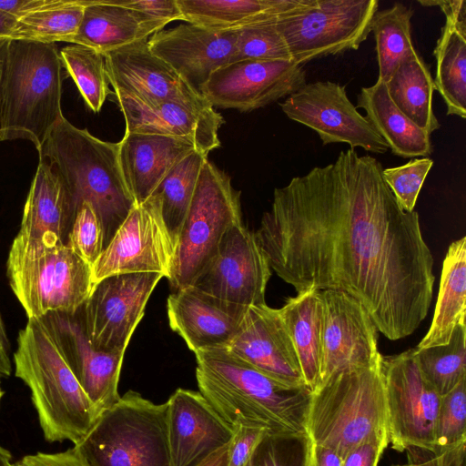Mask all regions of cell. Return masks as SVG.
I'll return each mask as SVG.
<instances>
[{
  "label": "cell",
  "instance_id": "6da1fadb",
  "mask_svg": "<svg viewBox=\"0 0 466 466\" xmlns=\"http://www.w3.org/2000/svg\"><path fill=\"white\" fill-rule=\"evenodd\" d=\"M380 162L353 148L274 190L255 232L270 268L297 293L356 299L390 340L427 317L435 277L417 211H404Z\"/></svg>",
  "mask_w": 466,
  "mask_h": 466
},
{
  "label": "cell",
  "instance_id": "7a4b0ae2",
  "mask_svg": "<svg viewBox=\"0 0 466 466\" xmlns=\"http://www.w3.org/2000/svg\"><path fill=\"white\" fill-rule=\"evenodd\" d=\"M195 356L199 392L233 428L306 433L312 394L307 386L283 384L228 348L199 350Z\"/></svg>",
  "mask_w": 466,
  "mask_h": 466
},
{
  "label": "cell",
  "instance_id": "3957f363",
  "mask_svg": "<svg viewBox=\"0 0 466 466\" xmlns=\"http://www.w3.org/2000/svg\"><path fill=\"white\" fill-rule=\"evenodd\" d=\"M37 151L59 178L75 216L83 202L93 207L105 248L136 206L122 172L118 142L101 140L63 115Z\"/></svg>",
  "mask_w": 466,
  "mask_h": 466
},
{
  "label": "cell",
  "instance_id": "277c9868",
  "mask_svg": "<svg viewBox=\"0 0 466 466\" xmlns=\"http://www.w3.org/2000/svg\"><path fill=\"white\" fill-rule=\"evenodd\" d=\"M15 374L30 390L44 438L79 442L100 416L41 319H28L17 336Z\"/></svg>",
  "mask_w": 466,
  "mask_h": 466
},
{
  "label": "cell",
  "instance_id": "5b68a950",
  "mask_svg": "<svg viewBox=\"0 0 466 466\" xmlns=\"http://www.w3.org/2000/svg\"><path fill=\"white\" fill-rule=\"evenodd\" d=\"M62 62L55 43L11 39L0 108V142L30 140L38 150L63 116Z\"/></svg>",
  "mask_w": 466,
  "mask_h": 466
},
{
  "label": "cell",
  "instance_id": "8992f818",
  "mask_svg": "<svg viewBox=\"0 0 466 466\" xmlns=\"http://www.w3.org/2000/svg\"><path fill=\"white\" fill-rule=\"evenodd\" d=\"M306 433L342 458L365 441L388 435L380 366L342 370L322 382L311 394Z\"/></svg>",
  "mask_w": 466,
  "mask_h": 466
},
{
  "label": "cell",
  "instance_id": "52a82bcc",
  "mask_svg": "<svg viewBox=\"0 0 466 466\" xmlns=\"http://www.w3.org/2000/svg\"><path fill=\"white\" fill-rule=\"evenodd\" d=\"M6 273L28 319L53 311L76 312L93 289L91 266L67 243L46 244L16 236Z\"/></svg>",
  "mask_w": 466,
  "mask_h": 466
},
{
  "label": "cell",
  "instance_id": "ba28073f",
  "mask_svg": "<svg viewBox=\"0 0 466 466\" xmlns=\"http://www.w3.org/2000/svg\"><path fill=\"white\" fill-rule=\"evenodd\" d=\"M74 447L89 466H170L167 404L128 390Z\"/></svg>",
  "mask_w": 466,
  "mask_h": 466
},
{
  "label": "cell",
  "instance_id": "9c48e42d",
  "mask_svg": "<svg viewBox=\"0 0 466 466\" xmlns=\"http://www.w3.org/2000/svg\"><path fill=\"white\" fill-rule=\"evenodd\" d=\"M241 222L240 192L230 177L207 158L176 244L170 285L176 290L191 286L228 230Z\"/></svg>",
  "mask_w": 466,
  "mask_h": 466
},
{
  "label": "cell",
  "instance_id": "30bf717a",
  "mask_svg": "<svg viewBox=\"0 0 466 466\" xmlns=\"http://www.w3.org/2000/svg\"><path fill=\"white\" fill-rule=\"evenodd\" d=\"M378 9L377 0H315L309 7L278 21L276 26L292 61L302 66L357 50L371 32Z\"/></svg>",
  "mask_w": 466,
  "mask_h": 466
},
{
  "label": "cell",
  "instance_id": "8fae6325",
  "mask_svg": "<svg viewBox=\"0 0 466 466\" xmlns=\"http://www.w3.org/2000/svg\"><path fill=\"white\" fill-rule=\"evenodd\" d=\"M389 441L402 452L411 449L435 452V428L441 395L425 380L414 349L380 356Z\"/></svg>",
  "mask_w": 466,
  "mask_h": 466
},
{
  "label": "cell",
  "instance_id": "7c38bea8",
  "mask_svg": "<svg viewBox=\"0 0 466 466\" xmlns=\"http://www.w3.org/2000/svg\"><path fill=\"white\" fill-rule=\"evenodd\" d=\"M174 253L160 198L152 194L131 209L91 266L93 287L105 278L119 274L157 273L167 279Z\"/></svg>",
  "mask_w": 466,
  "mask_h": 466
},
{
  "label": "cell",
  "instance_id": "4fadbf2b",
  "mask_svg": "<svg viewBox=\"0 0 466 466\" xmlns=\"http://www.w3.org/2000/svg\"><path fill=\"white\" fill-rule=\"evenodd\" d=\"M157 273H129L103 279L81 307L86 333L97 350L125 354L159 280Z\"/></svg>",
  "mask_w": 466,
  "mask_h": 466
},
{
  "label": "cell",
  "instance_id": "5bb4252c",
  "mask_svg": "<svg viewBox=\"0 0 466 466\" xmlns=\"http://www.w3.org/2000/svg\"><path fill=\"white\" fill-rule=\"evenodd\" d=\"M291 120L315 131L323 145L346 143L376 154L389 150L387 143L366 116L348 98L344 86L332 81H316L279 103Z\"/></svg>",
  "mask_w": 466,
  "mask_h": 466
},
{
  "label": "cell",
  "instance_id": "9a60e30c",
  "mask_svg": "<svg viewBox=\"0 0 466 466\" xmlns=\"http://www.w3.org/2000/svg\"><path fill=\"white\" fill-rule=\"evenodd\" d=\"M305 84L303 66L292 60L246 59L219 67L198 90L213 107L248 112L289 96Z\"/></svg>",
  "mask_w": 466,
  "mask_h": 466
},
{
  "label": "cell",
  "instance_id": "2e32d148",
  "mask_svg": "<svg viewBox=\"0 0 466 466\" xmlns=\"http://www.w3.org/2000/svg\"><path fill=\"white\" fill-rule=\"evenodd\" d=\"M270 275L255 233L241 222L228 230L216 254L191 286L228 302L257 306L266 304Z\"/></svg>",
  "mask_w": 466,
  "mask_h": 466
},
{
  "label": "cell",
  "instance_id": "e0dca14e",
  "mask_svg": "<svg viewBox=\"0 0 466 466\" xmlns=\"http://www.w3.org/2000/svg\"><path fill=\"white\" fill-rule=\"evenodd\" d=\"M319 293L323 307L319 385L342 370L380 366L378 329L366 309L343 291Z\"/></svg>",
  "mask_w": 466,
  "mask_h": 466
},
{
  "label": "cell",
  "instance_id": "ac0fdd59",
  "mask_svg": "<svg viewBox=\"0 0 466 466\" xmlns=\"http://www.w3.org/2000/svg\"><path fill=\"white\" fill-rule=\"evenodd\" d=\"M99 415L120 398L117 390L124 354L96 349L88 339L81 308L40 318Z\"/></svg>",
  "mask_w": 466,
  "mask_h": 466
},
{
  "label": "cell",
  "instance_id": "d6986e66",
  "mask_svg": "<svg viewBox=\"0 0 466 466\" xmlns=\"http://www.w3.org/2000/svg\"><path fill=\"white\" fill-rule=\"evenodd\" d=\"M104 57L115 95L143 102L209 104L198 89L149 50L147 39L106 53Z\"/></svg>",
  "mask_w": 466,
  "mask_h": 466
},
{
  "label": "cell",
  "instance_id": "ffe728a7",
  "mask_svg": "<svg viewBox=\"0 0 466 466\" xmlns=\"http://www.w3.org/2000/svg\"><path fill=\"white\" fill-rule=\"evenodd\" d=\"M126 122L125 133L155 134L191 141L208 156L220 147L223 116L210 104L143 102L115 95Z\"/></svg>",
  "mask_w": 466,
  "mask_h": 466
},
{
  "label": "cell",
  "instance_id": "44dd1931",
  "mask_svg": "<svg viewBox=\"0 0 466 466\" xmlns=\"http://www.w3.org/2000/svg\"><path fill=\"white\" fill-rule=\"evenodd\" d=\"M167 404L170 466H198L231 441L234 428L199 391L179 388Z\"/></svg>",
  "mask_w": 466,
  "mask_h": 466
},
{
  "label": "cell",
  "instance_id": "7402d4cb",
  "mask_svg": "<svg viewBox=\"0 0 466 466\" xmlns=\"http://www.w3.org/2000/svg\"><path fill=\"white\" fill-rule=\"evenodd\" d=\"M248 307L228 302L189 286L169 295V327L194 353L227 348L238 335Z\"/></svg>",
  "mask_w": 466,
  "mask_h": 466
},
{
  "label": "cell",
  "instance_id": "603a6c76",
  "mask_svg": "<svg viewBox=\"0 0 466 466\" xmlns=\"http://www.w3.org/2000/svg\"><path fill=\"white\" fill-rule=\"evenodd\" d=\"M268 377L289 386H306L295 348L279 309L249 306L242 326L227 347Z\"/></svg>",
  "mask_w": 466,
  "mask_h": 466
},
{
  "label": "cell",
  "instance_id": "cb8c5ba5",
  "mask_svg": "<svg viewBox=\"0 0 466 466\" xmlns=\"http://www.w3.org/2000/svg\"><path fill=\"white\" fill-rule=\"evenodd\" d=\"M236 40L237 30L214 31L181 24L155 33L147 46L155 56L198 90L214 71L233 62Z\"/></svg>",
  "mask_w": 466,
  "mask_h": 466
},
{
  "label": "cell",
  "instance_id": "d4e9b609",
  "mask_svg": "<svg viewBox=\"0 0 466 466\" xmlns=\"http://www.w3.org/2000/svg\"><path fill=\"white\" fill-rule=\"evenodd\" d=\"M118 146L124 178L136 205L145 202L183 158L198 151L189 140L155 134L125 133Z\"/></svg>",
  "mask_w": 466,
  "mask_h": 466
},
{
  "label": "cell",
  "instance_id": "484cf974",
  "mask_svg": "<svg viewBox=\"0 0 466 466\" xmlns=\"http://www.w3.org/2000/svg\"><path fill=\"white\" fill-rule=\"evenodd\" d=\"M75 214L56 174L39 160L21 219V238L46 244L66 243Z\"/></svg>",
  "mask_w": 466,
  "mask_h": 466
},
{
  "label": "cell",
  "instance_id": "4316f807",
  "mask_svg": "<svg viewBox=\"0 0 466 466\" xmlns=\"http://www.w3.org/2000/svg\"><path fill=\"white\" fill-rule=\"evenodd\" d=\"M183 21L214 31L278 22L309 7L315 0H177Z\"/></svg>",
  "mask_w": 466,
  "mask_h": 466
},
{
  "label": "cell",
  "instance_id": "83f0119b",
  "mask_svg": "<svg viewBox=\"0 0 466 466\" xmlns=\"http://www.w3.org/2000/svg\"><path fill=\"white\" fill-rule=\"evenodd\" d=\"M357 108L387 143L393 155L408 157H429L432 153L431 135L410 120L390 99L386 83L378 80L362 87L357 97Z\"/></svg>",
  "mask_w": 466,
  "mask_h": 466
},
{
  "label": "cell",
  "instance_id": "f1b7e54d",
  "mask_svg": "<svg viewBox=\"0 0 466 466\" xmlns=\"http://www.w3.org/2000/svg\"><path fill=\"white\" fill-rule=\"evenodd\" d=\"M150 33L139 12L117 0H89L76 35L71 44L92 48L102 55L147 40Z\"/></svg>",
  "mask_w": 466,
  "mask_h": 466
},
{
  "label": "cell",
  "instance_id": "f546056e",
  "mask_svg": "<svg viewBox=\"0 0 466 466\" xmlns=\"http://www.w3.org/2000/svg\"><path fill=\"white\" fill-rule=\"evenodd\" d=\"M279 311L295 348L304 382L313 392L320 383L323 307L319 290L289 298Z\"/></svg>",
  "mask_w": 466,
  "mask_h": 466
},
{
  "label": "cell",
  "instance_id": "4dcf8cb0",
  "mask_svg": "<svg viewBox=\"0 0 466 466\" xmlns=\"http://www.w3.org/2000/svg\"><path fill=\"white\" fill-rule=\"evenodd\" d=\"M466 238L453 241L442 262L440 289L431 325L417 348L446 345L459 325L465 324Z\"/></svg>",
  "mask_w": 466,
  "mask_h": 466
},
{
  "label": "cell",
  "instance_id": "1f68e13d",
  "mask_svg": "<svg viewBox=\"0 0 466 466\" xmlns=\"http://www.w3.org/2000/svg\"><path fill=\"white\" fill-rule=\"evenodd\" d=\"M89 0H28L10 38L41 43H72Z\"/></svg>",
  "mask_w": 466,
  "mask_h": 466
},
{
  "label": "cell",
  "instance_id": "d6a6232c",
  "mask_svg": "<svg viewBox=\"0 0 466 466\" xmlns=\"http://www.w3.org/2000/svg\"><path fill=\"white\" fill-rule=\"evenodd\" d=\"M394 105L430 135L440 128L433 112V78L422 56L413 51L404 57L386 83Z\"/></svg>",
  "mask_w": 466,
  "mask_h": 466
},
{
  "label": "cell",
  "instance_id": "836d02e7",
  "mask_svg": "<svg viewBox=\"0 0 466 466\" xmlns=\"http://www.w3.org/2000/svg\"><path fill=\"white\" fill-rule=\"evenodd\" d=\"M434 89L447 106L448 116L466 117V23L446 19L433 51Z\"/></svg>",
  "mask_w": 466,
  "mask_h": 466
},
{
  "label": "cell",
  "instance_id": "e575fe53",
  "mask_svg": "<svg viewBox=\"0 0 466 466\" xmlns=\"http://www.w3.org/2000/svg\"><path fill=\"white\" fill-rule=\"evenodd\" d=\"M412 15V9L400 2L375 13L370 29L376 43L378 80L387 83L401 60L416 50L410 32Z\"/></svg>",
  "mask_w": 466,
  "mask_h": 466
},
{
  "label": "cell",
  "instance_id": "d590c367",
  "mask_svg": "<svg viewBox=\"0 0 466 466\" xmlns=\"http://www.w3.org/2000/svg\"><path fill=\"white\" fill-rule=\"evenodd\" d=\"M207 158L201 152H192L168 172L153 193L160 198L162 217L175 248Z\"/></svg>",
  "mask_w": 466,
  "mask_h": 466
},
{
  "label": "cell",
  "instance_id": "8d00e7d4",
  "mask_svg": "<svg viewBox=\"0 0 466 466\" xmlns=\"http://www.w3.org/2000/svg\"><path fill=\"white\" fill-rule=\"evenodd\" d=\"M425 380L441 395L466 379V327L459 325L448 344L414 349Z\"/></svg>",
  "mask_w": 466,
  "mask_h": 466
},
{
  "label": "cell",
  "instance_id": "74e56055",
  "mask_svg": "<svg viewBox=\"0 0 466 466\" xmlns=\"http://www.w3.org/2000/svg\"><path fill=\"white\" fill-rule=\"evenodd\" d=\"M59 55L88 108L98 113L111 94L104 55L76 44L66 46Z\"/></svg>",
  "mask_w": 466,
  "mask_h": 466
},
{
  "label": "cell",
  "instance_id": "f35d334b",
  "mask_svg": "<svg viewBox=\"0 0 466 466\" xmlns=\"http://www.w3.org/2000/svg\"><path fill=\"white\" fill-rule=\"evenodd\" d=\"M309 446L306 433L266 431L242 466H307Z\"/></svg>",
  "mask_w": 466,
  "mask_h": 466
},
{
  "label": "cell",
  "instance_id": "ab89813d",
  "mask_svg": "<svg viewBox=\"0 0 466 466\" xmlns=\"http://www.w3.org/2000/svg\"><path fill=\"white\" fill-rule=\"evenodd\" d=\"M276 23H259L237 29L233 62L246 59L292 60Z\"/></svg>",
  "mask_w": 466,
  "mask_h": 466
},
{
  "label": "cell",
  "instance_id": "60d3db41",
  "mask_svg": "<svg viewBox=\"0 0 466 466\" xmlns=\"http://www.w3.org/2000/svg\"><path fill=\"white\" fill-rule=\"evenodd\" d=\"M466 442V379L441 397L435 428V452Z\"/></svg>",
  "mask_w": 466,
  "mask_h": 466
},
{
  "label": "cell",
  "instance_id": "b9f144b4",
  "mask_svg": "<svg viewBox=\"0 0 466 466\" xmlns=\"http://www.w3.org/2000/svg\"><path fill=\"white\" fill-rule=\"evenodd\" d=\"M432 165L433 160L430 157H415L401 166L383 168V179L404 211L414 210L418 196Z\"/></svg>",
  "mask_w": 466,
  "mask_h": 466
},
{
  "label": "cell",
  "instance_id": "7bdbcfd3",
  "mask_svg": "<svg viewBox=\"0 0 466 466\" xmlns=\"http://www.w3.org/2000/svg\"><path fill=\"white\" fill-rule=\"evenodd\" d=\"M66 243L90 266L103 251V228L95 209L89 203L83 202L77 209Z\"/></svg>",
  "mask_w": 466,
  "mask_h": 466
},
{
  "label": "cell",
  "instance_id": "ee69618b",
  "mask_svg": "<svg viewBox=\"0 0 466 466\" xmlns=\"http://www.w3.org/2000/svg\"><path fill=\"white\" fill-rule=\"evenodd\" d=\"M118 4L142 15L151 34L163 30L171 21L183 20L177 0H117Z\"/></svg>",
  "mask_w": 466,
  "mask_h": 466
},
{
  "label": "cell",
  "instance_id": "f6af8a7d",
  "mask_svg": "<svg viewBox=\"0 0 466 466\" xmlns=\"http://www.w3.org/2000/svg\"><path fill=\"white\" fill-rule=\"evenodd\" d=\"M466 442L442 452L427 450H408L409 461L394 466H466Z\"/></svg>",
  "mask_w": 466,
  "mask_h": 466
},
{
  "label": "cell",
  "instance_id": "bcb514c9",
  "mask_svg": "<svg viewBox=\"0 0 466 466\" xmlns=\"http://www.w3.org/2000/svg\"><path fill=\"white\" fill-rule=\"evenodd\" d=\"M228 443V466H242L265 434V431L256 428L238 426Z\"/></svg>",
  "mask_w": 466,
  "mask_h": 466
},
{
  "label": "cell",
  "instance_id": "7dc6e473",
  "mask_svg": "<svg viewBox=\"0 0 466 466\" xmlns=\"http://www.w3.org/2000/svg\"><path fill=\"white\" fill-rule=\"evenodd\" d=\"M389 443L388 435L372 437L349 451L341 466H378Z\"/></svg>",
  "mask_w": 466,
  "mask_h": 466
},
{
  "label": "cell",
  "instance_id": "c3c4849f",
  "mask_svg": "<svg viewBox=\"0 0 466 466\" xmlns=\"http://www.w3.org/2000/svg\"><path fill=\"white\" fill-rule=\"evenodd\" d=\"M17 463L19 466H89L75 447L54 453L25 455Z\"/></svg>",
  "mask_w": 466,
  "mask_h": 466
},
{
  "label": "cell",
  "instance_id": "681fc988",
  "mask_svg": "<svg viewBox=\"0 0 466 466\" xmlns=\"http://www.w3.org/2000/svg\"><path fill=\"white\" fill-rule=\"evenodd\" d=\"M342 460L333 449L310 441L307 466H341Z\"/></svg>",
  "mask_w": 466,
  "mask_h": 466
},
{
  "label": "cell",
  "instance_id": "f907efd6",
  "mask_svg": "<svg viewBox=\"0 0 466 466\" xmlns=\"http://www.w3.org/2000/svg\"><path fill=\"white\" fill-rule=\"evenodd\" d=\"M11 38L0 35V108H1V100H2V91L4 86L5 73V66H6V58L8 54V47Z\"/></svg>",
  "mask_w": 466,
  "mask_h": 466
},
{
  "label": "cell",
  "instance_id": "816d5d0a",
  "mask_svg": "<svg viewBox=\"0 0 466 466\" xmlns=\"http://www.w3.org/2000/svg\"><path fill=\"white\" fill-rule=\"evenodd\" d=\"M228 444L213 452L198 466H228Z\"/></svg>",
  "mask_w": 466,
  "mask_h": 466
},
{
  "label": "cell",
  "instance_id": "f5cc1de1",
  "mask_svg": "<svg viewBox=\"0 0 466 466\" xmlns=\"http://www.w3.org/2000/svg\"><path fill=\"white\" fill-rule=\"evenodd\" d=\"M27 3L28 0H0V11L16 19Z\"/></svg>",
  "mask_w": 466,
  "mask_h": 466
},
{
  "label": "cell",
  "instance_id": "db71d44e",
  "mask_svg": "<svg viewBox=\"0 0 466 466\" xmlns=\"http://www.w3.org/2000/svg\"><path fill=\"white\" fill-rule=\"evenodd\" d=\"M15 18L0 11V35L10 37Z\"/></svg>",
  "mask_w": 466,
  "mask_h": 466
},
{
  "label": "cell",
  "instance_id": "11a10c76",
  "mask_svg": "<svg viewBox=\"0 0 466 466\" xmlns=\"http://www.w3.org/2000/svg\"><path fill=\"white\" fill-rule=\"evenodd\" d=\"M12 371L11 361L7 351L0 346V378H7Z\"/></svg>",
  "mask_w": 466,
  "mask_h": 466
},
{
  "label": "cell",
  "instance_id": "9f6ffc18",
  "mask_svg": "<svg viewBox=\"0 0 466 466\" xmlns=\"http://www.w3.org/2000/svg\"><path fill=\"white\" fill-rule=\"evenodd\" d=\"M9 345V340L0 314V346L3 347L8 352L10 349Z\"/></svg>",
  "mask_w": 466,
  "mask_h": 466
},
{
  "label": "cell",
  "instance_id": "6f0895ef",
  "mask_svg": "<svg viewBox=\"0 0 466 466\" xmlns=\"http://www.w3.org/2000/svg\"><path fill=\"white\" fill-rule=\"evenodd\" d=\"M12 455L8 450L0 445V466H10Z\"/></svg>",
  "mask_w": 466,
  "mask_h": 466
},
{
  "label": "cell",
  "instance_id": "680465c9",
  "mask_svg": "<svg viewBox=\"0 0 466 466\" xmlns=\"http://www.w3.org/2000/svg\"><path fill=\"white\" fill-rule=\"evenodd\" d=\"M3 396H4V390L1 387V382H0V405H1V400H2Z\"/></svg>",
  "mask_w": 466,
  "mask_h": 466
},
{
  "label": "cell",
  "instance_id": "91938a15",
  "mask_svg": "<svg viewBox=\"0 0 466 466\" xmlns=\"http://www.w3.org/2000/svg\"><path fill=\"white\" fill-rule=\"evenodd\" d=\"M10 466H19V465L17 464V462H15V463H12Z\"/></svg>",
  "mask_w": 466,
  "mask_h": 466
}]
</instances>
